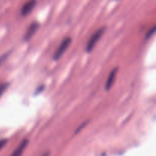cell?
I'll return each instance as SVG.
<instances>
[{
	"label": "cell",
	"mask_w": 156,
	"mask_h": 156,
	"mask_svg": "<svg viewBox=\"0 0 156 156\" xmlns=\"http://www.w3.org/2000/svg\"><path fill=\"white\" fill-rule=\"evenodd\" d=\"M72 43V39L71 37H66L61 41L60 44L59 45L58 48L56 49V50L55 51L54 54H53V59L54 60H59L61 57L64 55L65 52L68 50L69 47L70 46Z\"/></svg>",
	"instance_id": "2"
},
{
	"label": "cell",
	"mask_w": 156,
	"mask_h": 156,
	"mask_svg": "<svg viewBox=\"0 0 156 156\" xmlns=\"http://www.w3.org/2000/svg\"><path fill=\"white\" fill-rule=\"evenodd\" d=\"M38 28H39V24L36 21H33L31 24L29 25V27H27V30L25 31L24 35V41H27L31 39L33 37V36L34 35V34L37 31Z\"/></svg>",
	"instance_id": "3"
},
{
	"label": "cell",
	"mask_w": 156,
	"mask_h": 156,
	"mask_svg": "<svg viewBox=\"0 0 156 156\" xmlns=\"http://www.w3.org/2000/svg\"><path fill=\"white\" fill-rule=\"evenodd\" d=\"M28 140H24L21 143H20L19 146L16 148L15 151L13 152V153L10 156H21L22 155L23 152H24L25 149L27 148V145H28Z\"/></svg>",
	"instance_id": "6"
},
{
	"label": "cell",
	"mask_w": 156,
	"mask_h": 156,
	"mask_svg": "<svg viewBox=\"0 0 156 156\" xmlns=\"http://www.w3.org/2000/svg\"><path fill=\"white\" fill-rule=\"evenodd\" d=\"M7 143H8V140H5V139H3V140H0V150H1V149H2L6 144H7Z\"/></svg>",
	"instance_id": "8"
},
{
	"label": "cell",
	"mask_w": 156,
	"mask_h": 156,
	"mask_svg": "<svg viewBox=\"0 0 156 156\" xmlns=\"http://www.w3.org/2000/svg\"><path fill=\"white\" fill-rule=\"evenodd\" d=\"M37 1L36 0H28L27 2L24 4L21 9V14L22 16H27V15L32 12L34 7L36 6Z\"/></svg>",
	"instance_id": "5"
},
{
	"label": "cell",
	"mask_w": 156,
	"mask_h": 156,
	"mask_svg": "<svg viewBox=\"0 0 156 156\" xmlns=\"http://www.w3.org/2000/svg\"><path fill=\"white\" fill-rule=\"evenodd\" d=\"M105 31V27H101L98 30H96L91 37L88 39V42L86 44V51L88 53L94 50V48L95 47V46L97 45V44L98 43V41H100V39L101 38V37L103 36L104 33Z\"/></svg>",
	"instance_id": "1"
},
{
	"label": "cell",
	"mask_w": 156,
	"mask_h": 156,
	"mask_svg": "<svg viewBox=\"0 0 156 156\" xmlns=\"http://www.w3.org/2000/svg\"><path fill=\"white\" fill-rule=\"evenodd\" d=\"M117 73H118V68H114L109 73L108 79H107L106 83H105V89H106V91H109L113 87L116 81V79H117Z\"/></svg>",
	"instance_id": "4"
},
{
	"label": "cell",
	"mask_w": 156,
	"mask_h": 156,
	"mask_svg": "<svg viewBox=\"0 0 156 156\" xmlns=\"http://www.w3.org/2000/svg\"><path fill=\"white\" fill-rule=\"evenodd\" d=\"M8 87H9V84L8 83H2L0 84V98L3 95L5 92L7 90Z\"/></svg>",
	"instance_id": "7"
}]
</instances>
